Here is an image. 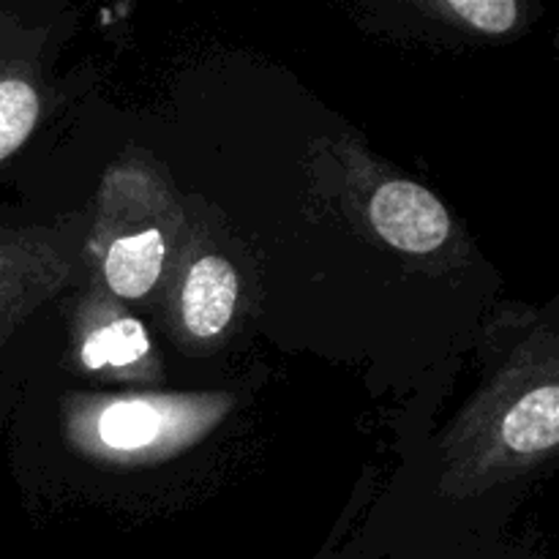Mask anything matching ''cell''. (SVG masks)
<instances>
[{"label":"cell","instance_id":"cell-8","mask_svg":"<svg viewBox=\"0 0 559 559\" xmlns=\"http://www.w3.org/2000/svg\"><path fill=\"white\" fill-rule=\"evenodd\" d=\"M44 31L0 11V164L14 156L44 115Z\"/></svg>","mask_w":559,"mask_h":559},{"label":"cell","instance_id":"cell-6","mask_svg":"<svg viewBox=\"0 0 559 559\" xmlns=\"http://www.w3.org/2000/svg\"><path fill=\"white\" fill-rule=\"evenodd\" d=\"M71 355L87 374L126 382H156L162 377L156 347L145 322L91 278L74 300L69 320Z\"/></svg>","mask_w":559,"mask_h":559},{"label":"cell","instance_id":"cell-4","mask_svg":"<svg viewBox=\"0 0 559 559\" xmlns=\"http://www.w3.org/2000/svg\"><path fill=\"white\" fill-rule=\"evenodd\" d=\"M82 218L0 227V347L71 282L85 246Z\"/></svg>","mask_w":559,"mask_h":559},{"label":"cell","instance_id":"cell-7","mask_svg":"<svg viewBox=\"0 0 559 559\" xmlns=\"http://www.w3.org/2000/svg\"><path fill=\"white\" fill-rule=\"evenodd\" d=\"M175 267L173 325L183 353H213L235 314L240 300V278L233 262L218 251H197Z\"/></svg>","mask_w":559,"mask_h":559},{"label":"cell","instance_id":"cell-3","mask_svg":"<svg viewBox=\"0 0 559 559\" xmlns=\"http://www.w3.org/2000/svg\"><path fill=\"white\" fill-rule=\"evenodd\" d=\"M235 407L229 393H91L60 404L63 435L104 467H145L205 440Z\"/></svg>","mask_w":559,"mask_h":559},{"label":"cell","instance_id":"cell-2","mask_svg":"<svg viewBox=\"0 0 559 559\" xmlns=\"http://www.w3.org/2000/svg\"><path fill=\"white\" fill-rule=\"evenodd\" d=\"M186 213L173 178L147 151H126L104 169L82 262L120 304L151 298L186 243Z\"/></svg>","mask_w":559,"mask_h":559},{"label":"cell","instance_id":"cell-1","mask_svg":"<svg viewBox=\"0 0 559 559\" xmlns=\"http://www.w3.org/2000/svg\"><path fill=\"white\" fill-rule=\"evenodd\" d=\"M475 396L440 437V495L480 497L549 462L559 442V338L555 322L527 328L489 353Z\"/></svg>","mask_w":559,"mask_h":559},{"label":"cell","instance_id":"cell-5","mask_svg":"<svg viewBox=\"0 0 559 559\" xmlns=\"http://www.w3.org/2000/svg\"><path fill=\"white\" fill-rule=\"evenodd\" d=\"M349 197L366 227L385 246L407 257H435L456 235L451 211L435 191L399 175H388L360 147H344Z\"/></svg>","mask_w":559,"mask_h":559},{"label":"cell","instance_id":"cell-9","mask_svg":"<svg viewBox=\"0 0 559 559\" xmlns=\"http://www.w3.org/2000/svg\"><path fill=\"white\" fill-rule=\"evenodd\" d=\"M418 9L453 31L480 38L511 36L524 22V5L516 0H431Z\"/></svg>","mask_w":559,"mask_h":559}]
</instances>
